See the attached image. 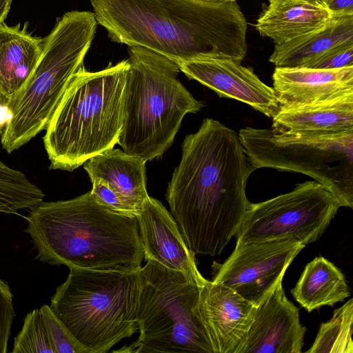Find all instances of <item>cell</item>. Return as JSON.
<instances>
[{
    "mask_svg": "<svg viewBox=\"0 0 353 353\" xmlns=\"http://www.w3.org/2000/svg\"><path fill=\"white\" fill-rule=\"evenodd\" d=\"M353 66V41L344 43L325 51L302 68L339 69Z\"/></svg>",
    "mask_w": 353,
    "mask_h": 353,
    "instance_id": "obj_26",
    "label": "cell"
},
{
    "mask_svg": "<svg viewBox=\"0 0 353 353\" xmlns=\"http://www.w3.org/2000/svg\"><path fill=\"white\" fill-rule=\"evenodd\" d=\"M272 85L279 108L330 101L353 95V66L332 70L276 67Z\"/></svg>",
    "mask_w": 353,
    "mask_h": 353,
    "instance_id": "obj_16",
    "label": "cell"
},
{
    "mask_svg": "<svg viewBox=\"0 0 353 353\" xmlns=\"http://www.w3.org/2000/svg\"><path fill=\"white\" fill-rule=\"evenodd\" d=\"M350 41H353V15L336 16L321 28L275 44L269 61L276 67H303L329 49Z\"/></svg>",
    "mask_w": 353,
    "mask_h": 353,
    "instance_id": "obj_22",
    "label": "cell"
},
{
    "mask_svg": "<svg viewBox=\"0 0 353 353\" xmlns=\"http://www.w3.org/2000/svg\"><path fill=\"white\" fill-rule=\"evenodd\" d=\"M97 24L94 12H68L43 39L35 68L9 98V117L1 138L6 152L19 149L46 128L71 79L83 68Z\"/></svg>",
    "mask_w": 353,
    "mask_h": 353,
    "instance_id": "obj_6",
    "label": "cell"
},
{
    "mask_svg": "<svg viewBox=\"0 0 353 353\" xmlns=\"http://www.w3.org/2000/svg\"><path fill=\"white\" fill-rule=\"evenodd\" d=\"M43 39L32 36L27 24L0 25V90L9 98L26 83L42 51Z\"/></svg>",
    "mask_w": 353,
    "mask_h": 353,
    "instance_id": "obj_20",
    "label": "cell"
},
{
    "mask_svg": "<svg viewBox=\"0 0 353 353\" xmlns=\"http://www.w3.org/2000/svg\"><path fill=\"white\" fill-rule=\"evenodd\" d=\"M30 210L26 232L40 261L94 270L142 268L144 251L137 216L110 210L90 190L69 200L43 201Z\"/></svg>",
    "mask_w": 353,
    "mask_h": 353,
    "instance_id": "obj_3",
    "label": "cell"
},
{
    "mask_svg": "<svg viewBox=\"0 0 353 353\" xmlns=\"http://www.w3.org/2000/svg\"><path fill=\"white\" fill-rule=\"evenodd\" d=\"M141 273L139 336L116 352L214 353L199 313V287L153 260L147 261Z\"/></svg>",
    "mask_w": 353,
    "mask_h": 353,
    "instance_id": "obj_8",
    "label": "cell"
},
{
    "mask_svg": "<svg viewBox=\"0 0 353 353\" xmlns=\"http://www.w3.org/2000/svg\"><path fill=\"white\" fill-rule=\"evenodd\" d=\"M12 0H0V25L2 24L7 17Z\"/></svg>",
    "mask_w": 353,
    "mask_h": 353,
    "instance_id": "obj_31",
    "label": "cell"
},
{
    "mask_svg": "<svg viewBox=\"0 0 353 353\" xmlns=\"http://www.w3.org/2000/svg\"><path fill=\"white\" fill-rule=\"evenodd\" d=\"M341 207L317 181L296 184L288 193L250 203L236 243L289 239L306 245L321 236Z\"/></svg>",
    "mask_w": 353,
    "mask_h": 353,
    "instance_id": "obj_10",
    "label": "cell"
},
{
    "mask_svg": "<svg viewBox=\"0 0 353 353\" xmlns=\"http://www.w3.org/2000/svg\"><path fill=\"white\" fill-rule=\"evenodd\" d=\"M319 1H321V2H323V3H324V1H325V0H319Z\"/></svg>",
    "mask_w": 353,
    "mask_h": 353,
    "instance_id": "obj_32",
    "label": "cell"
},
{
    "mask_svg": "<svg viewBox=\"0 0 353 353\" xmlns=\"http://www.w3.org/2000/svg\"><path fill=\"white\" fill-rule=\"evenodd\" d=\"M8 101L9 97L0 90V134H2L8 120Z\"/></svg>",
    "mask_w": 353,
    "mask_h": 353,
    "instance_id": "obj_30",
    "label": "cell"
},
{
    "mask_svg": "<svg viewBox=\"0 0 353 353\" xmlns=\"http://www.w3.org/2000/svg\"><path fill=\"white\" fill-rule=\"evenodd\" d=\"M145 163L142 158L112 148L87 160L83 168L91 181L107 185L137 216L149 197Z\"/></svg>",
    "mask_w": 353,
    "mask_h": 353,
    "instance_id": "obj_17",
    "label": "cell"
},
{
    "mask_svg": "<svg viewBox=\"0 0 353 353\" xmlns=\"http://www.w3.org/2000/svg\"><path fill=\"white\" fill-rule=\"evenodd\" d=\"M238 135L255 170L305 174L334 194L342 207L353 208V131L304 134L245 127Z\"/></svg>",
    "mask_w": 353,
    "mask_h": 353,
    "instance_id": "obj_9",
    "label": "cell"
},
{
    "mask_svg": "<svg viewBox=\"0 0 353 353\" xmlns=\"http://www.w3.org/2000/svg\"><path fill=\"white\" fill-rule=\"evenodd\" d=\"M14 316L12 294L8 285L0 279V353L7 352Z\"/></svg>",
    "mask_w": 353,
    "mask_h": 353,
    "instance_id": "obj_27",
    "label": "cell"
},
{
    "mask_svg": "<svg viewBox=\"0 0 353 353\" xmlns=\"http://www.w3.org/2000/svg\"><path fill=\"white\" fill-rule=\"evenodd\" d=\"M91 182L92 183V188L90 190L91 194L99 204L118 214L135 216V214L123 204L117 194L107 185L98 180H94Z\"/></svg>",
    "mask_w": 353,
    "mask_h": 353,
    "instance_id": "obj_28",
    "label": "cell"
},
{
    "mask_svg": "<svg viewBox=\"0 0 353 353\" xmlns=\"http://www.w3.org/2000/svg\"><path fill=\"white\" fill-rule=\"evenodd\" d=\"M256 309L235 291L212 281L199 288V313L214 353H238Z\"/></svg>",
    "mask_w": 353,
    "mask_h": 353,
    "instance_id": "obj_13",
    "label": "cell"
},
{
    "mask_svg": "<svg viewBox=\"0 0 353 353\" xmlns=\"http://www.w3.org/2000/svg\"><path fill=\"white\" fill-rule=\"evenodd\" d=\"M334 17L319 0H269L255 28L281 44L323 28Z\"/></svg>",
    "mask_w": 353,
    "mask_h": 353,
    "instance_id": "obj_18",
    "label": "cell"
},
{
    "mask_svg": "<svg viewBox=\"0 0 353 353\" xmlns=\"http://www.w3.org/2000/svg\"><path fill=\"white\" fill-rule=\"evenodd\" d=\"M181 146L165 198L188 248L218 256L241 228L250 203L245 187L255 169L238 134L213 119H203Z\"/></svg>",
    "mask_w": 353,
    "mask_h": 353,
    "instance_id": "obj_1",
    "label": "cell"
},
{
    "mask_svg": "<svg viewBox=\"0 0 353 353\" xmlns=\"http://www.w3.org/2000/svg\"><path fill=\"white\" fill-rule=\"evenodd\" d=\"M305 332L299 310L286 297L281 281L256 306L238 353H301Z\"/></svg>",
    "mask_w": 353,
    "mask_h": 353,
    "instance_id": "obj_14",
    "label": "cell"
},
{
    "mask_svg": "<svg viewBox=\"0 0 353 353\" xmlns=\"http://www.w3.org/2000/svg\"><path fill=\"white\" fill-rule=\"evenodd\" d=\"M291 293L309 312L324 305L332 306L350 295L343 272L323 256L306 265Z\"/></svg>",
    "mask_w": 353,
    "mask_h": 353,
    "instance_id": "obj_23",
    "label": "cell"
},
{
    "mask_svg": "<svg viewBox=\"0 0 353 353\" xmlns=\"http://www.w3.org/2000/svg\"><path fill=\"white\" fill-rule=\"evenodd\" d=\"M334 16L353 15V0H325Z\"/></svg>",
    "mask_w": 353,
    "mask_h": 353,
    "instance_id": "obj_29",
    "label": "cell"
},
{
    "mask_svg": "<svg viewBox=\"0 0 353 353\" xmlns=\"http://www.w3.org/2000/svg\"><path fill=\"white\" fill-rule=\"evenodd\" d=\"M272 128L288 133L334 134L353 131V95L316 104L279 108Z\"/></svg>",
    "mask_w": 353,
    "mask_h": 353,
    "instance_id": "obj_19",
    "label": "cell"
},
{
    "mask_svg": "<svg viewBox=\"0 0 353 353\" xmlns=\"http://www.w3.org/2000/svg\"><path fill=\"white\" fill-rule=\"evenodd\" d=\"M123 118L117 143L146 161L171 146L183 117L204 106L177 78L173 61L140 46L129 48Z\"/></svg>",
    "mask_w": 353,
    "mask_h": 353,
    "instance_id": "obj_5",
    "label": "cell"
},
{
    "mask_svg": "<svg viewBox=\"0 0 353 353\" xmlns=\"http://www.w3.org/2000/svg\"><path fill=\"white\" fill-rule=\"evenodd\" d=\"M12 353H91L78 342L48 305L26 314Z\"/></svg>",
    "mask_w": 353,
    "mask_h": 353,
    "instance_id": "obj_21",
    "label": "cell"
},
{
    "mask_svg": "<svg viewBox=\"0 0 353 353\" xmlns=\"http://www.w3.org/2000/svg\"><path fill=\"white\" fill-rule=\"evenodd\" d=\"M128 68L126 59L72 77L43 138L51 169L72 172L117 143Z\"/></svg>",
    "mask_w": 353,
    "mask_h": 353,
    "instance_id": "obj_4",
    "label": "cell"
},
{
    "mask_svg": "<svg viewBox=\"0 0 353 353\" xmlns=\"http://www.w3.org/2000/svg\"><path fill=\"white\" fill-rule=\"evenodd\" d=\"M305 246L289 239L236 243L224 263L216 264L212 281L257 306L282 281L287 269Z\"/></svg>",
    "mask_w": 353,
    "mask_h": 353,
    "instance_id": "obj_11",
    "label": "cell"
},
{
    "mask_svg": "<svg viewBox=\"0 0 353 353\" xmlns=\"http://www.w3.org/2000/svg\"><path fill=\"white\" fill-rule=\"evenodd\" d=\"M241 63L227 59H206L176 64L187 77L210 88L220 97L236 99L272 117L279 110L273 88L264 83L251 68Z\"/></svg>",
    "mask_w": 353,
    "mask_h": 353,
    "instance_id": "obj_12",
    "label": "cell"
},
{
    "mask_svg": "<svg viewBox=\"0 0 353 353\" xmlns=\"http://www.w3.org/2000/svg\"><path fill=\"white\" fill-rule=\"evenodd\" d=\"M353 300L335 310L332 317L321 324L307 353H352Z\"/></svg>",
    "mask_w": 353,
    "mask_h": 353,
    "instance_id": "obj_25",
    "label": "cell"
},
{
    "mask_svg": "<svg viewBox=\"0 0 353 353\" xmlns=\"http://www.w3.org/2000/svg\"><path fill=\"white\" fill-rule=\"evenodd\" d=\"M43 191L22 172L0 160V212L16 214L43 201Z\"/></svg>",
    "mask_w": 353,
    "mask_h": 353,
    "instance_id": "obj_24",
    "label": "cell"
},
{
    "mask_svg": "<svg viewBox=\"0 0 353 353\" xmlns=\"http://www.w3.org/2000/svg\"><path fill=\"white\" fill-rule=\"evenodd\" d=\"M114 42L140 46L174 62L247 54V21L236 1L90 0Z\"/></svg>",
    "mask_w": 353,
    "mask_h": 353,
    "instance_id": "obj_2",
    "label": "cell"
},
{
    "mask_svg": "<svg viewBox=\"0 0 353 353\" xmlns=\"http://www.w3.org/2000/svg\"><path fill=\"white\" fill-rule=\"evenodd\" d=\"M141 268L133 271L70 268L50 307L91 353H105L138 330Z\"/></svg>",
    "mask_w": 353,
    "mask_h": 353,
    "instance_id": "obj_7",
    "label": "cell"
},
{
    "mask_svg": "<svg viewBox=\"0 0 353 353\" xmlns=\"http://www.w3.org/2000/svg\"><path fill=\"white\" fill-rule=\"evenodd\" d=\"M145 261L153 260L182 273L201 288L207 281L199 271L177 223L165 206L149 196L137 215Z\"/></svg>",
    "mask_w": 353,
    "mask_h": 353,
    "instance_id": "obj_15",
    "label": "cell"
},
{
    "mask_svg": "<svg viewBox=\"0 0 353 353\" xmlns=\"http://www.w3.org/2000/svg\"><path fill=\"white\" fill-rule=\"evenodd\" d=\"M228 1H236V0H228Z\"/></svg>",
    "mask_w": 353,
    "mask_h": 353,
    "instance_id": "obj_33",
    "label": "cell"
}]
</instances>
